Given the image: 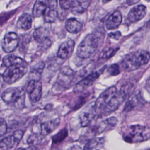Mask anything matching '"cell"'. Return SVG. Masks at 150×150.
<instances>
[{"instance_id":"83f0119b","label":"cell","mask_w":150,"mask_h":150,"mask_svg":"<svg viewBox=\"0 0 150 150\" xmlns=\"http://www.w3.org/2000/svg\"><path fill=\"white\" fill-rule=\"evenodd\" d=\"M138 98L137 96H132L128 100L126 104H125L124 111L128 112L133 110L138 104Z\"/></svg>"},{"instance_id":"8fae6325","label":"cell","mask_w":150,"mask_h":150,"mask_svg":"<svg viewBox=\"0 0 150 150\" xmlns=\"http://www.w3.org/2000/svg\"><path fill=\"white\" fill-rule=\"evenodd\" d=\"M74 77V73L69 67H63L58 75L56 84L61 88H67L71 83Z\"/></svg>"},{"instance_id":"52a82bcc","label":"cell","mask_w":150,"mask_h":150,"mask_svg":"<svg viewBox=\"0 0 150 150\" xmlns=\"http://www.w3.org/2000/svg\"><path fill=\"white\" fill-rule=\"evenodd\" d=\"M117 91V89L116 87L111 86L105 89L101 94H100L95 101L97 113L103 111L104 108L108 104Z\"/></svg>"},{"instance_id":"277c9868","label":"cell","mask_w":150,"mask_h":150,"mask_svg":"<svg viewBox=\"0 0 150 150\" xmlns=\"http://www.w3.org/2000/svg\"><path fill=\"white\" fill-rule=\"evenodd\" d=\"M27 71V64H15L7 67L2 77L4 82L11 84L21 79Z\"/></svg>"},{"instance_id":"d6a6232c","label":"cell","mask_w":150,"mask_h":150,"mask_svg":"<svg viewBox=\"0 0 150 150\" xmlns=\"http://www.w3.org/2000/svg\"><path fill=\"white\" fill-rule=\"evenodd\" d=\"M7 131V124L6 121L1 118L0 121V136L2 137L5 135Z\"/></svg>"},{"instance_id":"d4e9b609","label":"cell","mask_w":150,"mask_h":150,"mask_svg":"<svg viewBox=\"0 0 150 150\" xmlns=\"http://www.w3.org/2000/svg\"><path fill=\"white\" fill-rule=\"evenodd\" d=\"M2 64L6 67L15 64H27L22 58L13 54H8L2 59Z\"/></svg>"},{"instance_id":"7402d4cb","label":"cell","mask_w":150,"mask_h":150,"mask_svg":"<svg viewBox=\"0 0 150 150\" xmlns=\"http://www.w3.org/2000/svg\"><path fill=\"white\" fill-rule=\"evenodd\" d=\"M66 30L71 33H77L82 29V23L76 18L68 19L65 24Z\"/></svg>"},{"instance_id":"44dd1931","label":"cell","mask_w":150,"mask_h":150,"mask_svg":"<svg viewBox=\"0 0 150 150\" xmlns=\"http://www.w3.org/2000/svg\"><path fill=\"white\" fill-rule=\"evenodd\" d=\"M48 3L49 0H36L32 10L33 16L34 17H39L43 15Z\"/></svg>"},{"instance_id":"9c48e42d","label":"cell","mask_w":150,"mask_h":150,"mask_svg":"<svg viewBox=\"0 0 150 150\" xmlns=\"http://www.w3.org/2000/svg\"><path fill=\"white\" fill-rule=\"evenodd\" d=\"M26 92L32 103L38 102L42 97V85L40 81L36 80H30L27 87Z\"/></svg>"},{"instance_id":"f546056e","label":"cell","mask_w":150,"mask_h":150,"mask_svg":"<svg viewBox=\"0 0 150 150\" xmlns=\"http://www.w3.org/2000/svg\"><path fill=\"white\" fill-rule=\"evenodd\" d=\"M42 136L43 135H39L38 134L31 135L28 139V143L30 145V146H35L41 141Z\"/></svg>"},{"instance_id":"9a60e30c","label":"cell","mask_w":150,"mask_h":150,"mask_svg":"<svg viewBox=\"0 0 150 150\" xmlns=\"http://www.w3.org/2000/svg\"><path fill=\"white\" fill-rule=\"evenodd\" d=\"M74 41L72 39H69L63 42L59 46L57 55L62 59L69 58L72 54L74 48Z\"/></svg>"},{"instance_id":"ffe728a7","label":"cell","mask_w":150,"mask_h":150,"mask_svg":"<svg viewBox=\"0 0 150 150\" xmlns=\"http://www.w3.org/2000/svg\"><path fill=\"white\" fill-rule=\"evenodd\" d=\"M32 18L28 13H23L20 16L17 23L16 27L18 29L22 30H28L32 27Z\"/></svg>"},{"instance_id":"484cf974","label":"cell","mask_w":150,"mask_h":150,"mask_svg":"<svg viewBox=\"0 0 150 150\" xmlns=\"http://www.w3.org/2000/svg\"><path fill=\"white\" fill-rule=\"evenodd\" d=\"M105 142V139L103 137L94 138L86 144L84 147V149H98L103 148Z\"/></svg>"},{"instance_id":"6da1fadb","label":"cell","mask_w":150,"mask_h":150,"mask_svg":"<svg viewBox=\"0 0 150 150\" xmlns=\"http://www.w3.org/2000/svg\"><path fill=\"white\" fill-rule=\"evenodd\" d=\"M150 54L144 50H139L127 54L121 62L122 69L127 71L135 70L148 63Z\"/></svg>"},{"instance_id":"ba28073f","label":"cell","mask_w":150,"mask_h":150,"mask_svg":"<svg viewBox=\"0 0 150 150\" xmlns=\"http://www.w3.org/2000/svg\"><path fill=\"white\" fill-rule=\"evenodd\" d=\"M96 114L95 101L91 102L83 108L80 112L79 118L80 125L83 127L88 126L93 120Z\"/></svg>"},{"instance_id":"1f68e13d","label":"cell","mask_w":150,"mask_h":150,"mask_svg":"<svg viewBox=\"0 0 150 150\" xmlns=\"http://www.w3.org/2000/svg\"><path fill=\"white\" fill-rule=\"evenodd\" d=\"M73 0H59L60 7L63 9H67L70 8Z\"/></svg>"},{"instance_id":"5b68a950","label":"cell","mask_w":150,"mask_h":150,"mask_svg":"<svg viewBox=\"0 0 150 150\" xmlns=\"http://www.w3.org/2000/svg\"><path fill=\"white\" fill-rule=\"evenodd\" d=\"M128 93V91L127 89V86H122L120 90L117 91L108 104L105 106L103 110V112L105 113H111L115 111L125 100Z\"/></svg>"},{"instance_id":"f1b7e54d","label":"cell","mask_w":150,"mask_h":150,"mask_svg":"<svg viewBox=\"0 0 150 150\" xmlns=\"http://www.w3.org/2000/svg\"><path fill=\"white\" fill-rule=\"evenodd\" d=\"M117 50V49H114L112 47H106L104 49L100 54L99 59L103 60L109 59L115 54Z\"/></svg>"},{"instance_id":"cb8c5ba5","label":"cell","mask_w":150,"mask_h":150,"mask_svg":"<svg viewBox=\"0 0 150 150\" xmlns=\"http://www.w3.org/2000/svg\"><path fill=\"white\" fill-rule=\"evenodd\" d=\"M33 36L38 42L43 43L49 40V32L46 28H39L34 31Z\"/></svg>"},{"instance_id":"4fadbf2b","label":"cell","mask_w":150,"mask_h":150,"mask_svg":"<svg viewBox=\"0 0 150 150\" xmlns=\"http://www.w3.org/2000/svg\"><path fill=\"white\" fill-rule=\"evenodd\" d=\"M22 94L21 91L18 88L11 87L2 92L1 98L6 104H14L21 98Z\"/></svg>"},{"instance_id":"30bf717a","label":"cell","mask_w":150,"mask_h":150,"mask_svg":"<svg viewBox=\"0 0 150 150\" xmlns=\"http://www.w3.org/2000/svg\"><path fill=\"white\" fill-rule=\"evenodd\" d=\"M23 135V131L17 130L12 135L1 139L0 143L1 149H9L15 148L19 144Z\"/></svg>"},{"instance_id":"5bb4252c","label":"cell","mask_w":150,"mask_h":150,"mask_svg":"<svg viewBox=\"0 0 150 150\" xmlns=\"http://www.w3.org/2000/svg\"><path fill=\"white\" fill-rule=\"evenodd\" d=\"M43 17L47 23H52L56 21L57 17V0H49Z\"/></svg>"},{"instance_id":"d6986e66","label":"cell","mask_w":150,"mask_h":150,"mask_svg":"<svg viewBox=\"0 0 150 150\" xmlns=\"http://www.w3.org/2000/svg\"><path fill=\"white\" fill-rule=\"evenodd\" d=\"M91 0H73L70 9L75 14L83 13L89 6Z\"/></svg>"},{"instance_id":"2e32d148","label":"cell","mask_w":150,"mask_h":150,"mask_svg":"<svg viewBox=\"0 0 150 150\" xmlns=\"http://www.w3.org/2000/svg\"><path fill=\"white\" fill-rule=\"evenodd\" d=\"M146 8L143 5H139L132 8L128 13L127 19L131 23L137 22L142 19L146 15Z\"/></svg>"},{"instance_id":"603a6c76","label":"cell","mask_w":150,"mask_h":150,"mask_svg":"<svg viewBox=\"0 0 150 150\" xmlns=\"http://www.w3.org/2000/svg\"><path fill=\"white\" fill-rule=\"evenodd\" d=\"M117 123V120L114 117H111L103 120L98 126L97 134L104 132L106 130L111 129L113 128Z\"/></svg>"},{"instance_id":"3957f363","label":"cell","mask_w":150,"mask_h":150,"mask_svg":"<svg viewBox=\"0 0 150 150\" xmlns=\"http://www.w3.org/2000/svg\"><path fill=\"white\" fill-rule=\"evenodd\" d=\"M98 44V39L93 33L88 34L81 41L77 47L76 54L81 59L90 57L96 50Z\"/></svg>"},{"instance_id":"4316f807","label":"cell","mask_w":150,"mask_h":150,"mask_svg":"<svg viewBox=\"0 0 150 150\" xmlns=\"http://www.w3.org/2000/svg\"><path fill=\"white\" fill-rule=\"evenodd\" d=\"M45 67V63L43 62H40L33 66L30 69L29 77L30 80H39L40 78L41 74L43 72V70Z\"/></svg>"},{"instance_id":"7a4b0ae2","label":"cell","mask_w":150,"mask_h":150,"mask_svg":"<svg viewBox=\"0 0 150 150\" xmlns=\"http://www.w3.org/2000/svg\"><path fill=\"white\" fill-rule=\"evenodd\" d=\"M123 139L127 142L133 143L146 141L150 138V127L141 125H132L124 132Z\"/></svg>"},{"instance_id":"ac0fdd59","label":"cell","mask_w":150,"mask_h":150,"mask_svg":"<svg viewBox=\"0 0 150 150\" xmlns=\"http://www.w3.org/2000/svg\"><path fill=\"white\" fill-rule=\"evenodd\" d=\"M60 124L59 119H54L42 123L40 125V134L46 136L55 130Z\"/></svg>"},{"instance_id":"e575fe53","label":"cell","mask_w":150,"mask_h":150,"mask_svg":"<svg viewBox=\"0 0 150 150\" xmlns=\"http://www.w3.org/2000/svg\"><path fill=\"white\" fill-rule=\"evenodd\" d=\"M140 0H126L127 3L129 5H132L135 4H137V2H138Z\"/></svg>"},{"instance_id":"4dcf8cb0","label":"cell","mask_w":150,"mask_h":150,"mask_svg":"<svg viewBox=\"0 0 150 150\" xmlns=\"http://www.w3.org/2000/svg\"><path fill=\"white\" fill-rule=\"evenodd\" d=\"M108 73L111 76H117L120 73V68L117 64H111L107 70Z\"/></svg>"},{"instance_id":"e0dca14e","label":"cell","mask_w":150,"mask_h":150,"mask_svg":"<svg viewBox=\"0 0 150 150\" xmlns=\"http://www.w3.org/2000/svg\"><path fill=\"white\" fill-rule=\"evenodd\" d=\"M122 15L118 11H114L106 20L105 26L109 29H115L117 28L122 22Z\"/></svg>"},{"instance_id":"d590c367","label":"cell","mask_w":150,"mask_h":150,"mask_svg":"<svg viewBox=\"0 0 150 150\" xmlns=\"http://www.w3.org/2000/svg\"><path fill=\"white\" fill-rule=\"evenodd\" d=\"M110 1H111V0H103L102 1H103V3H107V2H108Z\"/></svg>"},{"instance_id":"7c38bea8","label":"cell","mask_w":150,"mask_h":150,"mask_svg":"<svg viewBox=\"0 0 150 150\" xmlns=\"http://www.w3.org/2000/svg\"><path fill=\"white\" fill-rule=\"evenodd\" d=\"M19 38L17 34L13 32L6 33L2 40L1 46L6 53H11L16 49L18 45Z\"/></svg>"},{"instance_id":"836d02e7","label":"cell","mask_w":150,"mask_h":150,"mask_svg":"<svg viewBox=\"0 0 150 150\" xmlns=\"http://www.w3.org/2000/svg\"><path fill=\"white\" fill-rule=\"evenodd\" d=\"M109 36L111 38H113V39H115L117 40L121 36V33H120V32H111L109 34Z\"/></svg>"},{"instance_id":"8992f818","label":"cell","mask_w":150,"mask_h":150,"mask_svg":"<svg viewBox=\"0 0 150 150\" xmlns=\"http://www.w3.org/2000/svg\"><path fill=\"white\" fill-rule=\"evenodd\" d=\"M106 66H104L97 71L90 73L86 77H84L83 80L79 81L74 88V92H75L76 93H82L88 87L91 86L96 80V79L99 77L100 74H102Z\"/></svg>"}]
</instances>
